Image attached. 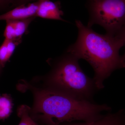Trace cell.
Masks as SVG:
<instances>
[{
	"mask_svg": "<svg viewBox=\"0 0 125 125\" xmlns=\"http://www.w3.org/2000/svg\"><path fill=\"white\" fill-rule=\"evenodd\" d=\"M30 108L26 105H22L18 108V115L21 118L18 125H38L30 116Z\"/></svg>",
	"mask_w": 125,
	"mask_h": 125,
	"instance_id": "cell-11",
	"label": "cell"
},
{
	"mask_svg": "<svg viewBox=\"0 0 125 125\" xmlns=\"http://www.w3.org/2000/svg\"><path fill=\"white\" fill-rule=\"evenodd\" d=\"M38 7L36 16L47 19L62 21L63 13L61 10L60 2L50 0H38Z\"/></svg>",
	"mask_w": 125,
	"mask_h": 125,
	"instance_id": "cell-7",
	"label": "cell"
},
{
	"mask_svg": "<svg viewBox=\"0 0 125 125\" xmlns=\"http://www.w3.org/2000/svg\"><path fill=\"white\" fill-rule=\"evenodd\" d=\"M38 7L37 1L25 4L0 15V20H16L36 17Z\"/></svg>",
	"mask_w": 125,
	"mask_h": 125,
	"instance_id": "cell-5",
	"label": "cell"
},
{
	"mask_svg": "<svg viewBox=\"0 0 125 125\" xmlns=\"http://www.w3.org/2000/svg\"><path fill=\"white\" fill-rule=\"evenodd\" d=\"M13 106V101L10 95L0 94V120H4L10 116Z\"/></svg>",
	"mask_w": 125,
	"mask_h": 125,
	"instance_id": "cell-10",
	"label": "cell"
},
{
	"mask_svg": "<svg viewBox=\"0 0 125 125\" xmlns=\"http://www.w3.org/2000/svg\"><path fill=\"white\" fill-rule=\"evenodd\" d=\"M13 2V0H0V10L7 7Z\"/></svg>",
	"mask_w": 125,
	"mask_h": 125,
	"instance_id": "cell-13",
	"label": "cell"
},
{
	"mask_svg": "<svg viewBox=\"0 0 125 125\" xmlns=\"http://www.w3.org/2000/svg\"><path fill=\"white\" fill-rule=\"evenodd\" d=\"M75 23L78 38L67 52L91 65L94 72L93 79L99 91L104 88V81L113 72L125 68V62L119 54L124 43L117 35L100 34L80 20Z\"/></svg>",
	"mask_w": 125,
	"mask_h": 125,
	"instance_id": "cell-1",
	"label": "cell"
},
{
	"mask_svg": "<svg viewBox=\"0 0 125 125\" xmlns=\"http://www.w3.org/2000/svg\"><path fill=\"white\" fill-rule=\"evenodd\" d=\"M57 125H125V109L107 112L102 118L92 122H66Z\"/></svg>",
	"mask_w": 125,
	"mask_h": 125,
	"instance_id": "cell-8",
	"label": "cell"
},
{
	"mask_svg": "<svg viewBox=\"0 0 125 125\" xmlns=\"http://www.w3.org/2000/svg\"><path fill=\"white\" fill-rule=\"evenodd\" d=\"M18 3L20 5L27 4V2L33 0H18Z\"/></svg>",
	"mask_w": 125,
	"mask_h": 125,
	"instance_id": "cell-14",
	"label": "cell"
},
{
	"mask_svg": "<svg viewBox=\"0 0 125 125\" xmlns=\"http://www.w3.org/2000/svg\"><path fill=\"white\" fill-rule=\"evenodd\" d=\"M107 104L80 101L52 89L36 91L32 110L33 118L47 125L80 121L92 122L111 112Z\"/></svg>",
	"mask_w": 125,
	"mask_h": 125,
	"instance_id": "cell-2",
	"label": "cell"
},
{
	"mask_svg": "<svg viewBox=\"0 0 125 125\" xmlns=\"http://www.w3.org/2000/svg\"><path fill=\"white\" fill-rule=\"evenodd\" d=\"M0 67H1V66H0Z\"/></svg>",
	"mask_w": 125,
	"mask_h": 125,
	"instance_id": "cell-15",
	"label": "cell"
},
{
	"mask_svg": "<svg viewBox=\"0 0 125 125\" xmlns=\"http://www.w3.org/2000/svg\"><path fill=\"white\" fill-rule=\"evenodd\" d=\"M116 35L119 36L123 40V43H124V46H125V26ZM122 57L123 60L125 62V52L124 55L122 56Z\"/></svg>",
	"mask_w": 125,
	"mask_h": 125,
	"instance_id": "cell-12",
	"label": "cell"
},
{
	"mask_svg": "<svg viewBox=\"0 0 125 125\" xmlns=\"http://www.w3.org/2000/svg\"><path fill=\"white\" fill-rule=\"evenodd\" d=\"M22 40H10L5 39L0 46V66L5 65L13 54L14 52Z\"/></svg>",
	"mask_w": 125,
	"mask_h": 125,
	"instance_id": "cell-9",
	"label": "cell"
},
{
	"mask_svg": "<svg viewBox=\"0 0 125 125\" xmlns=\"http://www.w3.org/2000/svg\"><path fill=\"white\" fill-rule=\"evenodd\" d=\"M79 60L67 52L60 58L50 77L52 89L78 100L93 102L94 96L99 90L93 79L81 69Z\"/></svg>",
	"mask_w": 125,
	"mask_h": 125,
	"instance_id": "cell-3",
	"label": "cell"
},
{
	"mask_svg": "<svg viewBox=\"0 0 125 125\" xmlns=\"http://www.w3.org/2000/svg\"><path fill=\"white\" fill-rule=\"evenodd\" d=\"M88 27L94 24L116 35L125 26V0H89Z\"/></svg>",
	"mask_w": 125,
	"mask_h": 125,
	"instance_id": "cell-4",
	"label": "cell"
},
{
	"mask_svg": "<svg viewBox=\"0 0 125 125\" xmlns=\"http://www.w3.org/2000/svg\"><path fill=\"white\" fill-rule=\"evenodd\" d=\"M35 18L6 21V25L4 33L5 39L22 40V36L27 31L30 23Z\"/></svg>",
	"mask_w": 125,
	"mask_h": 125,
	"instance_id": "cell-6",
	"label": "cell"
}]
</instances>
